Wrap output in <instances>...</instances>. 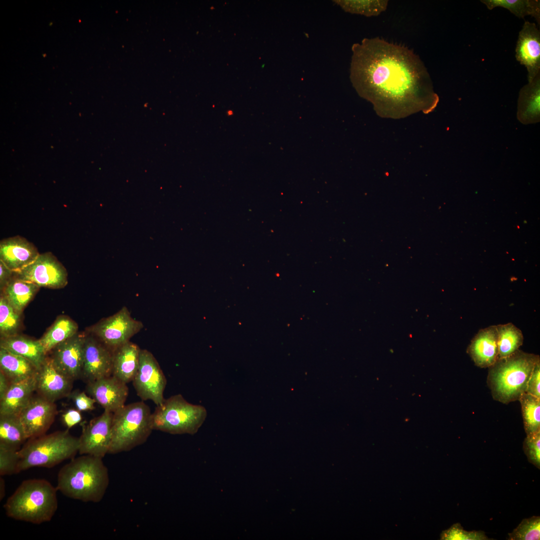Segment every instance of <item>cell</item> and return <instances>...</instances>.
Masks as SVG:
<instances>
[{
    "mask_svg": "<svg viewBox=\"0 0 540 540\" xmlns=\"http://www.w3.org/2000/svg\"><path fill=\"white\" fill-rule=\"evenodd\" d=\"M352 50L351 82L378 115L399 118L436 107L430 74L412 50L379 38H364Z\"/></svg>",
    "mask_w": 540,
    "mask_h": 540,
    "instance_id": "cell-1",
    "label": "cell"
},
{
    "mask_svg": "<svg viewBox=\"0 0 540 540\" xmlns=\"http://www.w3.org/2000/svg\"><path fill=\"white\" fill-rule=\"evenodd\" d=\"M102 458L88 454L74 458L58 474L56 488L64 496L84 502H98L109 484Z\"/></svg>",
    "mask_w": 540,
    "mask_h": 540,
    "instance_id": "cell-2",
    "label": "cell"
},
{
    "mask_svg": "<svg viewBox=\"0 0 540 540\" xmlns=\"http://www.w3.org/2000/svg\"><path fill=\"white\" fill-rule=\"evenodd\" d=\"M56 488L44 479L23 481L4 505L13 519L40 524L50 521L58 506Z\"/></svg>",
    "mask_w": 540,
    "mask_h": 540,
    "instance_id": "cell-3",
    "label": "cell"
},
{
    "mask_svg": "<svg viewBox=\"0 0 540 540\" xmlns=\"http://www.w3.org/2000/svg\"><path fill=\"white\" fill-rule=\"evenodd\" d=\"M540 356L518 350L512 356L498 359L488 368L487 384L494 399L502 404L518 400L526 392L532 370Z\"/></svg>",
    "mask_w": 540,
    "mask_h": 540,
    "instance_id": "cell-4",
    "label": "cell"
},
{
    "mask_svg": "<svg viewBox=\"0 0 540 540\" xmlns=\"http://www.w3.org/2000/svg\"><path fill=\"white\" fill-rule=\"evenodd\" d=\"M79 438L68 430L29 438L18 450L17 473L34 467L52 468L68 459L78 452Z\"/></svg>",
    "mask_w": 540,
    "mask_h": 540,
    "instance_id": "cell-5",
    "label": "cell"
},
{
    "mask_svg": "<svg viewBox=\"0 0 540 540\" xmlns=\"http://www.w3.org/2000/svg\"><path fill=\"white\" fill-rule=\"evenodd\" d=\"M154 430L152 413L142 400L124 405L113 413L108 454L128 452L145 442Z\"/></svg>",
    "mask_w": 540,
    "mask_h": 540,
    "instance_id": "cell-6",
    "label": "cell"
},
{
    "mask_svg": "<svg viewBox=\"0 0 540 540\" xmlns=\"http://www.w3.org/2000/svg\"><path fill=\"white\" fill-rule=\"evenodd\" d=\"M207 416L200 405L190 404L178 394L165 399L152 413L154 430L172 434H196Z\"/></svg>",
    "mask_w": 540,
    "mask_h": 540,
    "instance_id": "cell-7",
    "label": "cell"
},
{
    "mask_svg": "<svg viewBox=\"0 0 540 540\" xmlns=\"http://www.w3.org/2000/svg\"><path fill=\"white\" fill-rule=\"evenodd\" d=\"M143 324L134 319L126 306L114 314L102 320L88 328L92 334L114 352L143 328Z\"/></svg>",
    "mask_w": 540,
    "mask_h": 540,
    "instance_id": "cell-8",
    "label": "cell"
},
{
    "mask_svg": "<svg viewBox=\"0 0 540 540\" xmlns=\"http://www.w3.org/2000/svg\"><path fill=\"white\" fill-rule=\"evenodd\" d=\"M132 382L142 400H150L156 406L164 400L166 376L154 356L147 350L141 349L138 368Z\"/></svg>",
    "mask_w": 540,
    "mask_h": 540,
    "instance_id": "cell-9",
    "label": "cell"
},
{
    "mask_svg": "<svg viewBox=\"0 0 540 540\" xmlns=\"http://www.w3.org/2000/svg\"><path fill=\"white\" fill-rule=\"evenodd\" d=\"M14 276L48 288H62L68 282L66 268L51 252L40 254L32 264L14 272Z\"/></svg>",
    "mask_w": 540,
    "mask_h": 540,
    "instance_id": "cell-10",
    "label": "cell"
},
{
    "mask_svg": "<svg viewBox=\"0 0 540 540\" xmlns=\"http://www.w3.org/2000/svg\"><path fill=\"white\" fill-rule=\"evenodd\" d=\"M113 412L104 410L100 416L83 426L78 438V452L103 458L108 454L112 437Z\"/></svg>",
    "mask_w": 540,
    "mask_h": 540,
    "instance_id": "cell-11",
    "label": "cell"
},
{
    "mask_svg": "<svg viewBox=\"0 0 540 540\" xmlns=\"http://www.w3.org/2000/svg\"><path fill=\"white\" fill-rule=\"evenodd\" d=\"M55 402L38 394L33 396L18 414L28 439L46 434L57 414Z\"/></svg>",
    "mask_w": 540,
    "mask_h": 540,
    "instance_id": "cell-12",
    "label": "cell"
},
{
    "mask_svg": "<svg viewBox=\"0 0 540 540\" xmlns=\"http://www.w3.org/2000/svg\"><path fill=\"white\" fill-rule=\"evenodd\" d=\"M113 352L92 334L86 335L81 378L86 383L112 375Z\"/></svg>",
    "mask_w": 540,
    "mask_h": 540,
    "instance_id": "cell-13",
    "label": "cell"
},
{
    "mask_svg": "<svg viewBox=\"0 0 540 540\" xmlns=\"http://www.w3.org/2000/svg\"><path fill=\"white\" fill-rule=\"evenodd\" d=\"M86 335L77 332L56 346L49 356L56 368L74 381L81 378Z\"/></svg>",
    "mask_w": 540,
    "mask_h": 540,
    "instance_id": "cell-14",
    "label": "cell"
},
{
    "mask_svg": "<svg viewBox=\"0 0 540 540\" xmlns=\"http://www.w3.org/2000/svg\"><path fill=\"white\" fill-rule=\"evenodd\" d=\"M516 58L526 68L528 82L540 74V32L535 23L524 22L518 34Z\"/></svg>",
    "mask_w": 540,
    "mask_h": 540,
    "instance_id": "cell-15",
    "label": "cell"
},
{
    "mask_svg": "<svg viewBox=\"0 0 540 540\" xmlns=\"http://www.w3.org/2000/svg\"><path fill=\"white\" fill-rule=\"evenodd\" d=\"M38 394L50 402L68 396L74 382L61 372L46 357L36 374Z\"/></svg>",
    "mask_w": 540,
    "mask_h": 540,
    "instance_id": "cell-16",
    "label": "cell"
},
{
    "mask_svg": "<svg viewBox=\"0 0 540 540\" xmlns=\"http://www.w3.org/2000/svg\"><path fill=\"white\" fill-rule=\"evenodd\" d=\"M86 390L104 410L113 413L125 405L128 394L127 384L112 375L87 383Z\"/></svg>",
    "mask_w": 540,
    "mask_h": 540,
    "instance_id": "cell-17",
    "label": "cell"
},
{
    "mask_svg": "<svg viewBox=\"0 0 540 540\" xmlns=\"http://www.w3.org/2000/svg\"><path fill=\"white\" fill-rule=\"evenodd\" d=\"M40 254L32 243L20 236L10 237L0 242V261L14 272L32 264Z\"/></svg>",
    "mask_w": 540,
    "mask_h": 540,
    "instance_id": "cell-18",
    "label": "cell"
},
{
    "mask_svg": "<svg viewBox=\"0 0 540 540\" xmlns=\"http://www.w3.org/2000/svg\"><path fill=\"white\" fill-rule=\"evenodd\" d=\"M467 352L476 366L481 368L492 366L498 356L496 326L480 330L472 339Z\"/></svg>",
    "mask_w": 540,
    "mask_h": 540,
    "instance_id": "cell-19",
    "label": "cell"
},
{
    "mask_svg": "<svg viewBox=\"0 0 540 540\" xmlns=\"http://www.w3.org/2000/svg\"><path fill=\"white\" fill-rule=\"evenodd\" d=\"M517 118L522 124L540 121V74L520 90L518 100Z\"/></svg>",
    "mask_w": 540,
    "mask_h": 540,
    "instance_id": "cell-20",
    "label": "cell"
},
{
    "mask_svg": "<svg viewBox=\"0 0 540 540\" xmlns=\"http://www.w3.org/2000/svg\"><path fill=\"white\" fill-rule=\"evenodd\" d=\"M141 348L129 341L113 352L112 376L128 384L138 372Z\"/></svg>",
    "mask_w": 540,
    "mask_h": 540,
    "instance_id": "cell-21",
    "label": "cell"
},
{
    "mask_svg": "<svg viewBox=\"0 0 540 540\" xmlns=\"http://www.w3.org/2000/svg\"><path fill=\"white\" fill-rule=\"evenodd\" d=\"M36 390V376L12 382L0 400V415L18 414L28 404Z\"/></svg>",
    "mask_w": 540,
    "mask_h": 540,
    "instance_id": "cell-22",
    "label": "cell"
},
{
    "mask_svg": "<svg viewBox=\"0 0 540 540\" xmlns=\"http://www.w3.org/2000/svg\"><path fill=\"white\" fill-rule=\"evenodd\" d=\"M0 348L21 356L31 362L38 370L47 357L40 341L20 334L0 338Z\"/></svg>",
    "mask_w": 540,
    "mask_h": 540,
    "instance_id": "cell-23",
    "label": "cell"
},
{
    "mask_svg": "<svg viewBox=\"0 0 540 540\" xmlns=\"http://www.w3.org/2000/svg\"><path fill=\"white\" fill-rule=\"evenodd\" d=\"M0 371L10 383L36 376L38 369L26 358L0 348Z\"/></svg>",
    "mask_w": 540,
    "mask_h": 540,
    "instance_id": "cell-24",
    "label": "cell"
},
{
    "mask_svg": "<svg viewBox=\"0 0 540 540\" xmlns=\"http://www.w3.org/2000/svg\"><path fill=\"white\" fill-rule=\"evenodd\" d=\"M40 288L34 283L18 278L14 272V277L1 292V294L18 312L22 314Z\"/></svg>",
    "mask_w": 540,
    "mask_h": 540,
    "instance_id": "cell-25",
    "label": "cell"
},
{
    "mask_svg": "<svg viewBox=\"0 0 540 540\" xmlns=\"http://www.w3.org/2000/svg\"><path fill=\"white\" fill-rule=\"evenodd\" d=\"M27 439L18 414L0 415V446L18 450Z\"/></svg>",
    "mask_w": 540,
    "mask_h": 540,
    "instance_id": "cell-26",
    "label": "cell"
},
{
    "mask_svg": "<svg viewBox=\"0 0 540 540\" xmlns=\"http://www.w3.org/2000/svg\"><path fill=\"white\" fill-rule=\"evenodd\" d=\"M78 330V326L74 321L67 316H61L38 340L48 354L58 344L76 334Z\"/></svg>",
    "mask_w": 540,
    "mask_h": 540,
    "instance_id": "cell-27",
    "label": "cell"
},
{
    "mask_svg": "<svg viewBox=\"0 0 540 540\" xmlns=\"http://www.w3.org/2000/svg\"><path fill=\"white\" fill-rule=\"evenodd\" d=\"M487 8L492 10L496 7L508 10L520 18L526 16L534 17L540 24V0H482Z\"/></svg>",
    "mask_w": 540,
    "mask_h": 540,
    "instance_id": "cell-28",
    "label": "cell"
},
{
    "mask_svg": "<svg viewBox=\"0 0 540 540\" xmlns=\"http://www.w3.org/2000/svg\"><path fill=\"white\" fill-rule=\"evenodd\" d=\"M498 334V359L509 357L522 344L524 336L522 331L512 323L496 326Z\"/></svg>",
    "mask_w": 540,
    "mask_h": 540,
    "instance_id": "cell-29",
    "label": "cell"
},
{
    "mask_svg": "<svg viewBox=\"0 0 540 540\" xmlns=\"http://www.w3.org/2000/svg\"><path fill=\"white\" fill-rule=\"evenodd\" d=\"M518 400L526 435L540 432V398L525 392Z\"/></svg>",
    "mask_w": 540,
    "mask_h": 540,
    "instance_id": "cell-30",
    "label": "cell"
},
{
    "mask_svg": "<svg viewBox=\"0 0 540 540\" xmlns=\"http://www.w3.org/2000/svg\"><path fill=\"white\" fill-rule=\"evenodd\" d=\"M346 12L366 16H377L386 10L388 0H336L332 1Z\"/></svg>",
    "mask_w": 540,
    "mask_h": 540,
    "instance_id": "cell-31",
    "label": "cell"
},
{
    "mask_svg": "<svg viewBox=\"0 0 540 540\" xmlns=\"http://www.w3.org/2000/svg\"><path fill=\"white\" fill-rule=\"evenodd\" d=\"M22 314L18 312L7 301L2 294L0 296V338L18 334L20 328Z\"/></svg>",
    "mask_w": 540,
    "mask_h": 540,
    "instance_id": "cell-32",
    "label": "cell"
},
{
    "mask_svg": "<svg viewBox=\"0 0 540 540\" xmlns=\"http://www.w3.org/2000/svg\"><path fill=\"white\" fill-rule=\"evenodd\" d=\"M508 536L509 540H539L540 517L532 516L523 519Z\"/></svg>",
    "mask_w": 540,
    "mask_h": 540,
    "instance_id": "cell-33",
    "label": "cell"
},
{
    "mask_svg": "<svg viewBox=\"0 0 540 540\" xmlns=\"http://www.w3.org/2000/svg\"><path fill=\"white\" fill-rule=\"evenodd\" d=\"M442 540H491L482 530L467 531L460 523L452 525L449 528L442 532Z\"/></svg>",
    "mask_w": 540,
    "mask_h": 540,
    "instance_id": "cell-34",
    "label": "cell"
},
{
    "mask_svg": "<svg viewBox=\"0 0 540 540\" xmlns=\"http://www.w3.org/2000/svg\"><path fill=\"white\" fill-rule=\"evenodd\" d=\"M19 461L18 450L0 446V475L17 474Z\"/></svg>",
    "mask_w": 540,
    "mask_h": 540,
    "instance_id": "cell-35",
    "label": "cell"
},
{
    "mask_svg": "<svg viewBox=\"0 0 540 540\" xmlns=\"http://www.w3.org/2000/svg\"><path fill=\"white\" fill-rule=\"evenodd\" d=\"M523 450L528 461L540 468V432L527 434L523 442Z\"/></svg>",
    "mask_w": 540,
    "mask_h": 540,
    "instance_id": "cell-36",
    "label": "cell"
},
{
    "mask_svg": "<svg viewBox=\"0 0 540 540\" xmlns=\"http://www.w3.org/2000/svg\"><path fill=\"white\" fill-rule=\"evenodd\" d=\"M75 406L80 412L93 410L95 408L96 400L84 392L76 391L69 395Z\"/></svg>",
    "mask_w": 540,
    "mask_h": 540,
    "instance_id": "cell-37",
    "label": "cell"
},
{
    "mask_svg": "<svg viewBox=\"0 0 540 540\" xmlns=\"http://www.w3.org/2000/svg\"><path fill=\"white\" fill-rule=\"evenodd\" d=\"M526 393L540 398V362L536 364L532 370Z\"/></svg>",
    "mask_w": 540,
    "mask_h": 540,
    "instance_id": "cell-38",
    "label": "cell"
},
{
    "mask_svg": "<svg viewBox=\"0 0 540 540\" xmlns=\"http://www.w3.org/2000/svg\"><path fill=\"white\" fill-rule=\"evenodd\" d=\"M80 412L76 408H69L62 414V422L68 429L82 422V418Z\"/></svg>",
    "mask_w": 540,
    "mask_h": 540,
    "instance_id": "cell-39",
    "label": "cell"
},
{
    "mask_svg": "<svg viewBox=\"0 0 540 540\" xmlns=\"http://www.w3.org/2000/svg\"><path fill=\"white\" fill-rule=\"evenodd\" d=\"M14 276V272L0 261V290L2 292Z\"/></svg>",
    "mask_w": 540,
    "mask_h": 540,
    "instance_id": "cell-40",
    "label": "cell"
},
{
    "mask_svg": "<svg viewBox=\"0 0 540 540\" xmlns=\"http://www.w3.org/2000/svg\"><path fill=\"white\" fill-rule=\"evenodd\" d=\"M10 384L6 376L0 371V400L4 398Z\"/></svg>",
    "mask_w": 540,
    "mask_h": 540,
    "instance_id": "cell-41",
    "label": "cell"
},
{
    "mask_svg": "<svg viewBox=\"0 0 540 540\" xmlns=\"http://www.w3.org/2000/svg\"><path fill=\"white\" fill-rule=\"evenodd\" d=\"M6 492V484L4 480L0 478V499L2 500Z\"/></svg>",
    "mask_w": 540,
    "mask_h": 540,
    "instance_id": "cell-42",
    "label": "cell"
}]
</instances>
